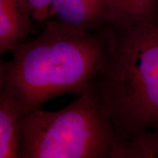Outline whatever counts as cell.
<instances>
[{
    "label": "cell",
    "mask_w": 158,
    "mask_h": 158,
    "mask_svg": "<svg viewBox=\"0 0 158 158\" xmlns=\"http://www.w3.org/2000/svg\"><path fill=\"white\" fill-rule=\"evenodd\" d=\"M108 27L86 32L48 21L37 37L12 51L10 60L0 63V88L13 94L23 116L53 98L82 94L101 66Z\"/></svg>",
    "instance_id": "6da1fadb"
},
{
    "label": "cell",
    "mask_w": 158,
    "mask_h": 158,
    "mask_svg": "<svg viewBox=\"0 0 158 158\" xmlns=\"http://www.w3.org/2000/svg\"><path fill=\"white\" fill-rule=\"evenodd\" d=\"M91 86L117 143L158 128V11L125 27H108L106 53Z\"/></svg>",
    "instance_id": "7a4b0ae2"
},
{
    "label": "cell",
    "mask_w": 158,
    "mask_h": 158,
    "mask_svg": "<svg viewBox=\"0 0 158 158\" xmlns=\"http://www.w3.org/2000/svg\"><path fill=\"white\" fill-rule=\"evenodd\" d=\"M21 125L20 158H110L117 143L92 86L62 109L23 116Z\"/></svg>",
    "instance_id": "3957f363"
},
{
    "label": "cell",
    "mask_w": 158,
    "mask_h": 158,
    "mask_svg": "<svg viewBox=\"0 0 158 158\" xmlns=\"http://www.w3.org/2000/svg\"><path fill=\"white\" fill-rule=\"evenodd\" d=\"M52 17L86 32L102 31L108 27L105 0H54Z\"/></svg>",
    "instance_id": "277c9868"
},
{
    "label": "cell",
    "mask_w": 158,
    "mask_h": 158,
    "mask_svg": "<svg viewBox=\"0 0 158 158\" xmlns=\"http://www.w3.org/2000/svg\"><path fill=\"white\" fill-rule=\"evenodd\" d=\"M30 15L19 0H0V54L12 51L32 31Z\"/></svg>",
    "instance_id": "5b68a950"
},
{
    "label": "cell",
    "mask_w": 158,
    "mask_h": 158,
    "mask_svg": "<svg viewBox=\"0 0 158 158\" xmlns=\"http://www.w3.org/2000/svg\"><path fill=\"white\" fill-rule=\"evenodd\" d=\"M22 117L13 94L0 88V158L19 157Z\"/></svg>",
    "instance_id": "8992f818"
},
{
    "label": "cell",
    "mask_w": 158,
    "mask_h": 158,
    "mask_svg": "<svg viewBox=\"0 0 158 158\" xmlns=\"http://www.w3.org/2000/svg\"><path fill=\"white\" fill-rule=\"evenodd\" d=\"M108 26L118 28L145 21L158 11V0H105Z\"/></svg>",
    "instance_id": "52a82bcc"
},
{
    "label": "cell",
    "mask_w": 158,
    "mask_h": 158,
    "mask_svg": "<svg viewBox=\"0 0 158 158\" xmlns=\"http://www.w3.org/2000/svg\"><path fill=\"white\" fill-rule=\"evenodd\" d=\"M110 158H158V128L116 143Z\"/></svg>",
    "instance_id": "ba28073f"
},
{
    "label": "cell",
    "mask_w": 158,
    "mask_h": 158,
    "mask_svg": "<svg viewBox=\"0 0 158 158\" xmlns=\"http://www.w3.org/2000/svg\"><path fill=\"white\" fill-rule=\"evenodd\" d=\"M54 0H25L24 6L31 19L44 22L50 18Z\"/></svg>",
    "instance_id": "9c48e42d"
},
{
    "label": "cell",
    "mask_w": 158,
    "mask_h": 158,
    "mask_svg": "<svg viewBox=\"0 0 158 158\" xmlns=\"http://www.w3.org/2000/svg\"><path fill=\"white\" fill-rule=\"evenodd\" d=\"M19 1H20V2H21V4H22L23 7H25V6H24V2H25V0H19ZM25 8H26V7H25Z\"/></svg>",
    "instance_id": "30bf717a"
}]
</instances>
